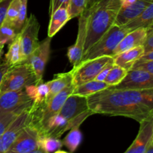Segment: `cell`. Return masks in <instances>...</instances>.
I'll return each mask as SVG.
<instances>
[{"label":"cell","instance_id":"obj_1","mask_svg":"<svg viewBox=\"0 0 153 153\" xmlns=\"http://www.w3.org/2000/svg\"><path fill=\"white\" fill-rule=\"evenodd\" d=\"M94 114L123 116L140 123L153 118V88L116 89L112 87L87 97Z\"/></svg>","mask_w":153,"mask_h":153},{"label":"cell","instance_id":"obj_2","mask_svg":"<svg viewBox=\"0 0 153 153\" xmlns=\"http://www.w3.org/2000/svg\"><path fill=\"white\" fill-rule=\"evenodd\" d=\"M120 7L121 0H98L85 9L88 23L84 54L114 24Z\"/></svg>","mask_w":153,"mask_h":153},{"label":"cell","instance_id":"obj_3","mask_svg":"<svg viewBox=\"0 0 153 153\" xmlns=\"http://www.w3.org/2000/svg\"><path fill=\"white\" fill-rule=\"evenodd\" d=\"M128 32L129 29L125 25H113L84 54L82 61L102 56L113 57L114 50Z\"/></svg>","mask_w":153,"mask_h":153},{"label":"cell","instance_id":"obj_4","mask_svg":"<svg viewBox=\"0 0 153 153\" xmlns=\"http://www.w3.org/2000/svg\"><path fill=\"white\" fill-rule=\"evenodd\" d=\"M58 114L68 122L70 130L80 127L88 117L94 114L88 108L87 97L73 94L67 97Z\"/></svg>","mask_w":153,"mask_h":153},{"label":"cell","instance_id":"obj_5","mask_svg":"<svg viewBox=\"0 0 153 153\" xmlns=\"http://www.w3.org/2000/svg\"><path fill=\"white\" fill-rule=\"evenodd\" d=\"M36 83V78L26 62L10 67L4 73L0 85V94L7 91H19Z\"/></svg>","mask_w":153,"mask_h":153},{"label":"cell","instance_id":"obj_6","mask_svg":"<svg viewBox=\"0 0 153 153\" xmlns=\"http://www.w3.org/2000/svg\"><path fill=\"white\" fill-rule=\"evenodd\" d=\"M113 60L114 57L102 56L82 61L77 66L73 67L71 70L73 75L72 83L76 87L85 82L94 80L102 69Z\"/></svg>","mask_w":153,"mask_h":153},{"label":"cell","instance_id":"obj_7","mask_svg":"<svg viewBox=\"0 0 153 153\" xmlns=\"http://www.w3.org/2000/svg\"><path fill=\"white\" fill-rule=\"evenodd\" d=\"M40 31V23L34 14L27 18L23 28L19 34L20 37L21 55L22 62H25L33 51L39 45L38 34Z\"/></svg>","mask_w":153,"mask_h":153},{"label":"cell","instance_id":"obj_8","mask_svg":"<svg viewBox=\"0 0 153 153\" xmlns=\"http://www.w3.org/2000/svg\"><path fill=\"white\" fill-rule=\"evenodd\" d=\"M40 133L30 123L16 137L6 153H29L38 149Z\"/></svg>","mask_w":153,"mask_h":153},{"label":"cell","instance_id":"obj_9","mask_svg":"<svg viewBox=\"0 0 153 153\" xmlns=\"http://www.w3.org/2000/svg\"><path fill=\"white\" fill-rule=\"evenodd\" d=\"M32 120L31 107L20 114L0 136V153H6L19 133Z\"/></svg>","mask_w":153,"mask_h":153},{"label":"cell","instance_id":"obj_10","mask_svg":"<svg viewBox=\"0 0 153 153\" xmlns=\"http://www.w3.org/2000/svg\"><path fill=\"white\" fill-rule=\"evenodd\" d=\"M51 38L47 37L39 43L25 62L31 67L36 78V83L43 81V73L50 55Z\"/></svg>","mask_w":153,"mask_h":153},{"label":"cell","instance_id":"obj_11","mask_svg":"<svg viewBox=\"0 0 153 153\" xmlns=\"http://www.w3.org/2000/svg\"><path fill=\"white\" fill-rule=\"evenodd\" d=\"M32 104V100L27 95L25 89L0 94V113L14 111H23L30 108Z\"/></svg>","mask_w":153,"mask_h":153},{"label":"cell","instance_id":"obj_12","mask_svg":"<svg viewBox=\"0 0 153 153\" xmlns=\"http://www.w3.org/2000/svg\"><path fill=\"white\" fill-rule=\"evenodd\" d=\"M87 23L88 12L85 10L79 18V28L76 42L73 46H70L67 50V57L73 67H76L81 63L84 55V47L87 36Z\"/></svg>","mask_w":153,"mask_h":153},{"label":"cell","instance_id":"obj_13","mask_svg":"<svg viewBox=\"0 0 153 153\" xmlns=\"http://www.w3.org/2000/svg\"><path fill=\"white\" fill-rule=\"evenodd\" d=\"M116 89H149L153 88V75L145 70H131L123 80L114 87Z\"/></svg>","mask_w":153,"mask_h":153},{"label":"cell","instance_id":"obj_14","mask_svg":"<svg viewBox=\"0 0 153 153\" xmlns=\"http://www.w3.org/2000/svg\"><path fill=\"white\" fill-rule=\"evenodd\" d=\"M137 137L124 153H145L153 140V118L140 123Z\"/></svg>","mask_w":153,"mask_h":153},{"label":"cell","instance_id":"obj_15","mask_svg":"<svg viewBox=\"0 0 153 153\" xmlns=\"http://www.w3.org/2000/svg\"><path fill=\"white\" fill-rule=\"evenodd\" d=\"M153 0H137L126 7H121L114 25H125L137 18Z\"/></svg>","mask_w":153,"mask_h":153},{"label":"cell","instance_id":"obj_16","mask_svg":"<svg viewBox=\"0 0 153 153\" xmlns=\"http://www.w3.org/2000/svg\"><path fill=\"white\" fill-rule=\"evenodd\" d=\"M147 31L145 28H137L128 32L114 50L113 57L128 49L139 46H143L146 40Z\"/></svg>","mask_w":153,"mask_h":153},{"label":"cell","instance_id":"obj_17","mask_svg":"<svg viewBox=\"0 0 153 153\" xmlns=\"http://www.w3.org/2000/svg\"><path fill=\"white\" fill-rule=\"evenodd\" d=\"M144 54L143 46H137L114 56V63L115 65L129 71Z\"/></svg>","mask_w":153,"mask_h":153},{"label":"cell","instance_id":"obj_18","mask_svg":"<svg viewBox=\"0 0 153 153\" xmlns=\"http://www.w3.org/2000/svg\"><path fill=\"white\" fill-rule=\"evenodd\" d=\"M25 91L33 102L31 108L37 109L45 104L49 90L47 82L42 81L28 85L25 88Z\"/></svg>","mask_w":153,"mask_h":153},{"label":"cell","instance_id":"obj_19","mask_svg":"<svg viewBox=\"0 0 153 153\" xmlns=\"http://www.w3.org/2000/svg\"><path fill=\"white\" fill-rule=\"evenodd\" d=\"M70 19L68 6L63 5L55 10L50 15V21L48 28V37H53Z\"/></svg>","mask_w":153,"mask_h":153},{"label":"cell","instance_id":"obj_20","mask_svg":"<svg viewBox=\"0 0 153 153\" xmlns=\"http://www.w3.org/2000/svg\"><path fill=\"white\" fill-rule=\"evenodd\" d=\"M72 81H73V75H72L71 70L67 73L55 74V77L52 80L47 82L49 91L45 104L50 101L58 93L61 92L66 87L71 84Z\"/></svg>","mask_w":153,"mask_h":153},{"label":"cell","instance_id":"obj_21","mask_svg":"<svg viewBox=\"0 0 153 153\" xmlns=\"http://www.w3.org/2000/svg\"><path fill=\"white\" fill-rule=\"evenodd\" d=\"M153 24V1L151 2L145 10L134 20L131 21L128 24L125 25L130 31L137 28H147Z\"/></svg>","mask_w":153,"mask_h":153},{"label":"cell","instance_id":"obj_22","mask_svg":"<svg viewBox=\"0 0 153 153\" xmlns=\"http://www.w3.org/2000/svg\"><path fill=\"white\" fill-rule=\"evenodd\" d=\"M108 88H110V86L105 82L92 80L75 87L73 94L88 97L92 94H96L102 90L107 89Z\"/></svg>","mask_w":153,"mask_h":153},{"label":"cell","instance_id":"obj_23","mask_svg":"<svg viewBox=\"0 0 153 153\" xmlns=\"http://www.w3.org/2000/svg\"><path fill=\"white\" fill-rule=\"evenodd\" d=\"M4 61L7 63L10 67L23 63L22 55H21L19 34H17L15 38L9 43L8 49H7V53L4 55Z\"/></svg>","mask_w":153,"mask_h":153},{"label":"cell","instance_id":"obj_24","mask_svg":"<svg viewBox=\"0 0 153 153\" xmlns=\"http://www.w3.org/2000/svg\"><path fill=\"white\" fill-rule=\"evenodd\" d=\"M82 141V132L79 129V127H76V128H73L70 130L68 134L63 140L62 143L63 145H64L69 149V151L73 152L80 146Z\"/></svg>","mask_w":153,"mask_h":153},{"label":"cell","instance_id":"obj_25","mask_svg":"<svg viewBox=\"0 0 153 153\" xmlns=\"http://www.w3.org/2000/svg\"><path fill=\"white\" fill-rule=\"evenodd\" d=\"M38 146L46 153H52L59 150L63 146V143L60 138L50 136H40Z\"/></svg>","mask_w":153,"mask_h":153},{"label":"cell","instance_id":"obj_26","mask_svg":"<svg viewBox=\"0 0 153 153\" xmlns=\"http://www.w3.org/2000/svg\"><path fill=\"white\" fill-rule=\"evenodd\" d=\"M127 73L128 71L114 64L111 70L109 71L106 79H105V82L107 83L110 87L116 86L123 80Z\"/></svg>","mask_w":153,"mask_h":153},{"label":"cell","instance_id":"obj_27","mask_svg":"<svg viewBox=\"0 0 153 153\" xmlns=\"http://www.w3.org/2000/svg\"><path fill=\"white\" fill-rule=\"evenodd\" d=\"M16 35L17 33L13 26L6 22H3L0 26V52H3L4 45L10 43Z\"/></svg>","mask_w":153,"mask_h":153},{"label":"cell","instance_id":"obj_28","mask_svg":"<svg viewBox=\"0 0 153 153\" xmlns=\"http://www.w3.org/2000/svg\"><path fill=\"white\" fill-rule=\"evenodd\" d=\"M27 3H28V0H21L17 17L12 25L17 34L20 32L27 19Z\"/></svg>","mask_w":153,"mask_h":153},{"label":"cell","instance_id":"obj_29","mask_svg":"<svg viewBox=\"0 0 153 153\" xmlns=\"http://www.w3.org/2000/svg\"><path fill=\"white\" fill-rule=\"evenodd\" d=\"M23 111H6L0 113V136L4 132V131L14 121V120Z\"/></svg>","mask_w":153,"mask_h":153},{"label":"cell","instance_id":"obj_30","mask_svg":"<svg viewBox=\"0 0 153 153\" xmlns=\"http://www.w3.org/2000/svg\"><path fill=\"white\" fill-rule=\"evenodd\" d=\"M88 0H70L68 4V13L70 19L79 16L86 9Z\"/></svg>","mask_w":153,"mask_h":153},{"label":"cell","instance_id":"obj_31","mask_svg":"<svg viewBox=\"0 0 153 153\" xmlns=\"http://www.w3.org/2000/svg\"><path fill=\"white\" fill-rule=\"evenodd\" d=\"M21 0H12L7 9V15H6L4 22L12 26L13 22L16 19L18 13H19V6H20Z\"/></svg>","mask_w":153,"mask_h":153},{"label":"cell","instance_id":"obj_32","mask_svg":"<svg viewBox=\"0 0 153 153\" xmlns=\"http://www.w3.org/2000/svg\"><path fill=\"white\" fill-rule=\"evenodd\" d=\"M146 31H147V35L143 45L145 54L153 51V24L146 28Z\"/></svg>","mask_w":153,"mask_h":153},{"label":"cell","instance_id":"obj_33","mask_svg":"<svg viewBox=\"0 0 153 153\" xmlns=\"http://www.w3.org/2000/svg\"><path fill=\"white\" fill-rule=\"evenodd\" d=\"M131 70H142L153 75V60L137 62L133 66Z\"/></svg>","mask_w":153,"mask_h":153},{"label":"cell","instance_id":"obj_34","mask_svg":"<svg viewBox=\"0 0 153 153\" xmlns=\"http://www.w3.org/2000/svg\"><path fill=\"white\" fill-rule=\"evenodd\" d=\"M114 60L110 61L109 63H108V64L102 69V70L100 72V73L97 75V76L96 77V79H94V80L99 81V82H105V79H106L109 71L111 70V68L114 67Z\"/></svg>","mask_w":153,"mask_h":153},{"label":"cell","instance_id":"obj_35","mask_svg":"<svg viewBox=\"0 0 153 153\" xmlns=\"http://www.w3.org/2000/svg\"><path fill=\"white\" fill-rule=\"evenodd\" d=\"M12 0H2L0 1V26L4 22L6 15H7V9Z\"/></svg>","mask_w":153,"mask_h":153},{"label":"cell","instance_id":"obj_36","mask_svg":"<svg viewBox=\"0 0 153 153\" xmlns=\"http://www.w3.org/2000/svg\"><path fill=\"white\" fill-rule=\"evenodd\" d=\"M70 0H51L50 8H49V13L50 15L53 13L55 10L59 8L63 5L68 6Z\"/></svg>","mask_w":153,"mask_h":153},{"label":"cell","instance_id":"obj_37","mask_svg":"<svg viewBox=\"0 0 153 153\" xmlns=\"http://www.w3.org/2000/svg\"><path fill=\"white\" fill-rule=\"evenodd\" d=\"M10 67V66H9L7 63L4 62V61L2 63H0V85H1V80H2V78L3 76H4V73L7 72V70H8Z\"/></svg>","mask_w":153,"mask_h":153},{"label":"cell","instance_id":"obj_38","mask_svg":"<svg viewBox=\"0 0 153 153\" xmlns=\"http://www.w3.org/2000/svg\"><path fill=\"white\" fill-rule=\"evenodd\" d=\"M153 60V51L152 52H149L148 53L144 54L137 62H142V61H151Z\"/></svg>","mask_w":153,"mask_h":153},{"label":"cell","instance_id":"obj_39","mask_svg":"<svg viewBox=\"0 0 153 153\" xmlns=\"http://www.w3.org/2000/svg\"><path fill=\"white\" fill-rule=\"evenodd\" d=\"M137 0H121V7H126V6L133 4Z\"/></svg>","mask_w":153,"mask_h":153},{"label":"cell","instance_id":"obj_40","mask_svg":"<svg viewBox=\"0 0 153 153\" xmlns=\"http://www.w3.org/2000/svg\"><path fill=\"white\" fill-rule=\"evenodd\" d=\"M98 0H88L87 1V6H86V8H88V7H91L92 4H94V3L97 2Z\"/></svg>","mask_w":153,"mask_h":153},{"label":"cell","instance_id":"obj_41","mask_svg":"<svg viewBox=\"0 0 153 153\" xmlns=\"http://www.w3.org/2000/svg\"><path fill=\"white\" fill-rule=\"evenodd\" d=\"M29 153H46V152H44V151L43 150V149H40V148H38V149H35V150L32 151V152H29Z\"/></svg>","mask_w":153,"mask_h":153},{"label":"cell","instance_id":"obj_42","mask_svg":"<svg viewBox=\"0 0 153 153\" xmlns=\"http://www.w3.org/2000/svg\"><path fill=\"white\" fill-rule=\"evenodd\" d=\"M145 153H153V145L151 144Z\"/></svg>","mask_w":153,"mask_h":153},{"label":"cell","instance_id":"obj_43","mask_svg":"<svg viewBox=\"0 0 153 153\" xmlns=\"http://www.w3.org/2000/svg\"><path fill=\"white\" fill-rule=\"evenodd\" d=\"M52 153H69V152H65V151H62V150H57V151H55V152H52Z\"/></svg>","mask_w":153,"mask_h":153},{"label":"cell","instance_id":"obj_44","mask_svg":"<svg viewBox=\"0 0 153 153\" xmlns=\"http://www.w3.org/2000/svg\"><path fill=\"white\" fill-rule=\"evenodd\" d=\"M2 55H3V52H0V58H1V56H2Z\"/></svg>","mask_w":153,"mask_h":153},{"label":"cell","instance_id":"obj_45","mask_svg":"<svg viewBox=\"0 0 153 153\" xmlns=\"http://www.w3.org/2000/svg\"><path fill=\"white\" fill-rule=\"evenodd\" d=\"M152 145H153V140H152Z\"/></svg>","mask_w":153,"mask_h":153},{"label":"cell","instance_id":"obj_46","mask_svg":"<svg viewBox=\"0 0 153 153\" xmlns=\"http://www.w3.org/2000/svg\"><path fill=\"white\" fill-rule=\"evenodd\" d=\"M2 1V0H0V1Z\"/></svg>","mask_w":153,"mask_h":153}]
</instances>
